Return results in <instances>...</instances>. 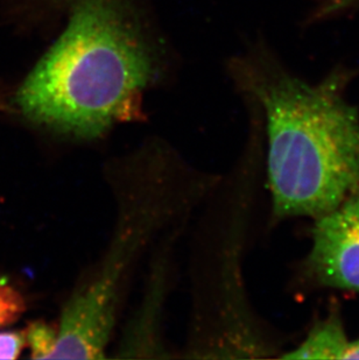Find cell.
<instances>
[{"instance_id":"obj_3","label":"cell","mask_w":359,"mask_h":360,"mask_svg":"<svg viewBox=\"0 0 359 360\" xmlns=\"http://www.w3.org/2000/svg\"><path fill=\"white\" fill-rule=\"evenodd\" d=\"M118 216L104 257L62 311L51 359H103L134 267L160 233L188 221L215 187L166 143L151 141L118 163Z\"/></svg>"},{"instance_id":"obj_10","label":"cell","mask_w":359,"mask_h":360,"mask_svg":"<svg viewBox=\"0 0 359 360\" xmlns=\"http://www.w3.org/2000/svg\"><path fill=\"white\" fill-rule=\"evenodd\" d=\"M320 8L325 17L359 10V0H321Z\"/></svg>"},{"instance_id":"obj_1","label":"cell","mask_w":359,"mask_h":360,"mask_svg":"<svg viewBox=\"0 0 359 360\" xmlns=\"http://www.w3.org/2000/svg\"><path fill=\"white\" fill-rule=\"evenodd\" d=\"M11 20L51 44L14 104L34 125L94 140L143 117L146 94L173 79L179 51L156 0H5Z\"/></svg>"},{"instance_id":"obj_6","label":"cell","mask_w":359,"mask_h":360,"mask_svg":"<svg viewBox=\"0 0 359 360\" xmlns=\"http://www.w3.org/2000/svg\"><path fill=\"white\" fill-rule=\"evenodd\" d=\"M350 340L339 313L316 323L308 336L282 359H343Z\"/></svg>"},{"instance_id":"obj_9","label":"cell","mask_w":359,"mask_h":360,"mask_svg":"<svg viewBox=\"0 0 359 360\" xmlns=\"http://www.w3.org/2000/svg\"><path fill=\"white\" fill-rule=\"evenodd\" d=\"M25 345L24 333H0V359H17Z\"/></svg>"},{"instance_id":"obj_8","label":"cell","mask_w":359,"mask_h":360,"mask_svg":"<svg viewBox=\"0 0 359 360\" xmlns=\"http://www.w3.org/2000/svg\"><path fill=\"white\" fill-rule=\"evenodd\" d=\"M21 301L17 292L0 281V324H6L20 313Z\"/></svg>"},{"instance_id":"obj_4","label":"cell","mask_w":359,"mask_h":360,"mask_svg":"<svg viewBox=\"0 0 359 360\" xmlns=\"http://www.w3.org/2000/svg\"><path fill=\"white\" fill-rule=\"evenodd\" d=\"M315 221L309 274L325 287L359 292V194Z\"/></svg>"},{"instance_id":"obj_11","label":"cell","mask_w":359,"mask_h":360,"mask_svg":"<svg viewBox=\"0 0 359 360\" xmlns=\"http://www.w3.org/2000/svg\"><path fill=\"white\" fill-rule=\"evenodd\" d=\"M343 359H359V338L355 340H350Z\"/></svg>"},{"instance_id":"obj_2","label":"cell","mask_w":359,"mask_h":360,"mask_svg":"<svg viewBox=\"0 0 359 360\" xmlns=\"http://www.w3.org/2000/svg\"><path fill=\"white\" fill-rule=\"evenodd\" d=\"M227 72L264 112L275 217L317 219L359 194V116L339 79L310 84L259 51Z\"/></svg>"},{"instance_id":"obj_5","label":"cell","mask_w":359,"mask_h":360,"mask_svg":"<svg viewBox=\"0 0 359 360\" xmlns=\"http://www.w3.org/2000/svg\"><path fill=\"white\" fill-rule=\"evenodd\" d=\"M186 221L175 225L163 237V243L156 252L152 278L146 290L145 299L134 320L129 326L124 340L119 345L118 358H163L160 351H165L159 342L160 309L163 306V289L166 285V274L172 260L174 245L182 233Z\"/></svg>"},{"instance_id":"obj_7","label":"cell","mask_w":359,"mask_h":360,"mask_svg":"<svg viewBox=\"0 0 359 360\" xmlns=\"http://www.w3.org/2000/svg\"><path fill=\"white\" fill-rule=\"evenodd\" d=\"M58 330L46 323H34L30 326L26 340L30 343L33 359H51L56 347Z\"/></svg>"}]
</instances>
